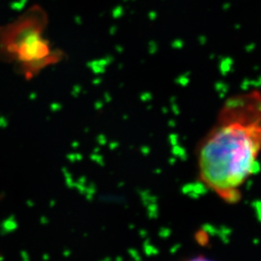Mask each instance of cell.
I'll return each mask as SVG.
<instances>
[{
    "label": "cell",
    "mask_w": 261,
    "mask_h": 261,
    "mask_svg": "<svg viewBox=\"0 0 261 261\" xmlns=\"http://www.w3.org/2000/svg\"><path fill=\"white\" fill-rule=\"evenodd\" d=\"M260 157L261 91L232 95L197 146L199 179L224 202L235 204L257 172Z\"/></svg>",
    "instance_id": "6da1fadb"
},
{
    "label": "cell",
    "mask_w": 261,
    "mask_h": 261,
    "mask_svg": "<svg viewBox=\"0 0 261 261\" xmlns=\"http://www.w3.org/2000/svg\"><path fill=\"white\" fill-rule=\"evenodd\" d=\"M183 261H216L214 259H211V258H208L204 255H196V256H193V257H190V258H187L185 260Z\"/></svg>",
    "instance_id": "7a4b0ae2"
}]
</instances>
